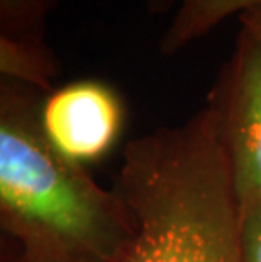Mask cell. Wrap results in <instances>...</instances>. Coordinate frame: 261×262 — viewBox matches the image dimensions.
<instances>
[{
    "mask_svg": "<svg viewBox=\"0 0 261 262\" xmlns=\"http://www.w3.org/2000/svg\"><path fill=\"white\" fill-rule=\"evenodd\" d=\"M237 262H261V205H239Z\"/></svg>",
    "mask_w": 261,
    "mask_h": 262,
    "instance_id": "obj_8",
    "label": "cell"
},
{
    "mask_svg": "<svg viewBox=\"0 0 261 262\" xmlns=\"http://www.w3.org/2000/svg\"><path fill=\"white\" fill-rule=\"evenodd\" d=\"M237 20H239V27L249 31L261 42V5L246 10L237 17Z\"/></svg>",
    "mask_w": 261,
    "mask_h": 262,
    "instance_id": "obj_9",
    "label": "cell"
},
{
    "mask_svg": "<svg viewBox=\"0 0 261 262\" xmlns=\"http://www.w3.org/2000/svg\"><path fill=\"white\" fill-rule=\"evenodd\" d=\"M207 105L217 122L237 203L261 205V42L243 27Z\"/></svg>",
    "mask_w": 261,
    "mask_h": 262,
    "instance_id": "obj_3",
    "label": "cell"
},
{
    "mask_svg": "<svg viewBox=\"0 0 261 262\" xmlns=\"http://www.w3.org/2000/svg\"><path fill=\"white\" fill-rule=\"evenodd\" d=\"M46 93L0 80V227L36 262H112L129 237L126 206L63 158L41 127Z\"/></svg>",
    "mask_w": 261,
    "mask_h": 262,
    "instance_id": "obj_2",
    "label": "cell"
},
{
    "mask_svg": "<svg viewBox=\"0 0 261 262\" xmlns=\"http://www.w3.org/2000/svg\"><path fill=\"white\" fill-rule=\"evenodd\" d=\"M114 189L131 232L112 262L239 260V205L209 105L127 142Z\"/></svg>",
    "mask_w": 261,
    "mask_h": 262,
    "instance_id": "obj_1",
    "label": "cell"
},
{
    "mask_svg": "<svg viewBox=\"0 0 261 262\" xmlns=\"http://www.w3.org/2000/svg\"><path fill=\"white\" fill-rule=\"evenodd\" d=\"M59 61L46 41L0 36V76L32 86L43 93L53 90Z\"/></svg>",
    "mask_w": 261,
    "mask_h": 262,
    "instance_id": "obj_6",
    "label": "cell"
},
{
    "mask_svg": "<svg viewBox=\"0 0 261 262\" xmlns=\"http://www.w3.org/2000/svg\"><path fill=\"white\" fill-rule=\"evenodd\" d=\"M9 262H36V260L26 259V257H22V255H17V254H15V255H14V259H10Z\"/></svg>",
    "mask_w": 261,
    "mask_h": 262,
    "instance_id": "obj_10",
    "label": "cell"
},
{
    "mask_svg": "<svg viewBox=\"0 0 261 262\" xmlns=\"http://www.w3.org/2000/svg\"><path fill=\"white\" fill-rule=\"evenodd\" d=\"M56 0H0V36L46 41V24Z\"/></svg>",
    "mask_w": 261,
    "mask_h": 262,
    "instance_id": "obj_7",
    "label": "cell"
},
{
    "mask_svg": "<svg viewBox=\"0 0 261 262\" xmlns=\"http://www.w3.org/2000/svg\"><path fill=\"white\" fill-rule=\"evenodd\" d=\"M154 14L171 12L168 26L159 39V53L175 56L232 15L261 5V0H146Z\"/></svg>",
    "mask_w": 261,
    "mask_h": 262,
    "instance_id": "obj_5",
    "label": "cell"
},
{
    "mask_svg": "<svg viewBox=\"0 0 261 262\" xmlns=\"http://www.w3.org/2000/svg\"><path fill=\"white\" fill-rule=\"evenodd\" d=\"M126 125V103L110 83L75 80L43 97L41 127L63 158L85 166L105 158Z\"/></svg>",
    "mask_w": 261,
    "mask_h": 262,
    "instance_id": "obj_4",
    "label": "cell"
}]
</instances>
